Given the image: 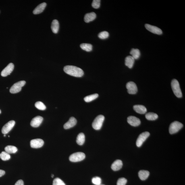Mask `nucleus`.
Wrapping results in <instances>:
<instances>
[{
  "label": "nucleus",
  "mask_w": 185,
  "mask_h": 185,
  "mask_svg": "<svg viewBox=\"0 0 185 185\" xmlns=\"http://www.w3.org/2000/svg\"><path fill=\"white\" fill-rule=\"evenodd\" d=\"M64 72L70 76L76 77L83 76L84 72L82 69L73 65H67L63 68Z\"/></svg>",
  "instance_id": "f257e3e1"
},
{
  "label": "nucleus",
  "mask_w": 185,
  "mask_h": 185,
  "mask_svg": "<svg viewBox=\"0 0 185 185\" xmlns=\"http://www.w3.org/2000/svg\"><path fill=\"white\" fill-rule=\"evenodd\" d=\"M171 86L175 95L177 97H182V94L178 81L175 79L173 80L171 83Z\"/></svg>",
  "instance_id": "f03ea898"
},
{
  "label": "nucleus",
  "mask_w": 185,
  "mask_h": 185,
  "mask_svg": "<svg viewBox=\"0 0 185 185\" xmlns=\"http://www.w3.org/2000/svg\"><path fill=\"white\" fill-rule=\"evenodd\" d=\"M105 117L103 115H99L96 117L92 123V127L95 130H99L103 125Z\"/></svg>",
  "instance_id": "7ed1b4c3"
},
{
  "label": "nucleus",
  "mask_w": 185,
  "mask_h": 185,
  "mask_svg": "<svg viewBox=\"0 0 185 185\" xmlns=\"http://www.w3.org/2000/svg\"><path fill=\"white\" fill-rule=\"evenodd\" d=\"M183 127L182 123L175 121L171 123L169 128V132L170 134H174L178 132Z\"/></svg>",
  "instance_id": "20e7f679"
},
{
  "label": "nucleus",
  "mask_w": 185,
  "mask_h": 185,
  "mask_svg": "<svg viewBox=\"0 0 185 185\" xmlns=\"http://www.w3.org/2000/svg\"><path fill=\"white\" fill-rule=\"evenodd\" d=\"M86 155L82 152H77L71 155L69 157V159L71 162H77L83 160L85 159Z\"/></svg>",
  "instance_id": "39448f33"
},
{
  "label": "nucleus",
  "mask_w": 185,
  "mask_h": 185,
  "mask_svg": "<svg viewBox=\"0 0 185 185\" xmlns=\"http://www.w3.org/2000/svg\"><path fill=\"white\" fill-rule=\"evenodd\" d=\"M26 82L24 81H20L15 83L11 87L10 92L11 93L15 94L18 93L22 90V88L26 84Z\"/></svg>",
  "instance_id": "423d86ee"
},
{
  "label": "nucleus",
  "mask_w": 185,
  "mask_h": 185,
  "mask_svg": "<svg viewBox=\"0 0 185 185\" xmlns=\"http://www.w3.org/2000/svg\"><path fill=\"white\" fill-rule=\"evenodd\" d=\"M150 136V134L149 132H145L142 133L140 134L136 142V146L138 147H140L141 146L143 143L145 141L148 137Z\"/></svg>",
  "instance_id": "0eeeda50"
},
{
  "label": "nucleus",
  "mask_w": 185,
  "mask_h": 185,
  "mask_svg": "<svg viewBox=\"0 0 185 185\" xmlns=\"http://www.w3.org/2000/svg\"><path fill=\"white\" fill-rule=\"evenodd\" d=\"M15 124V122L14 120H11L7 122L2 129V133L4 134H6L12 130Z\"/></svg>",
  "instance_id": "6e6552de"
},
{
  "label": "nucleus",
  "mask_w": 185,
  "mask_h": 185,
  "mask_svg": "<svg viewBox=\"0 0 185 185\" xmlns=\"http://www.w3.org/2000/svg\"><path fill=\"white\" fill-rule=\"evenodd\" d=\"M126 88L128 93L129 94H136L138 92L137 87L134 82L131 81L128 82L126 85Z\"/></svg>",
  "instance_id": "1a4fd4ad"
},
{
  "label": "nucleus",
  "mask_w": 185,
  "mask_h": 185,
  "mask_svg": "<svg viewBox=\"0 0 185 185\" xmlns=\"http://www.w3.org/2000/svg\"><path fill=\"white\" fill-rule=\"evenodd\" d=\"M14 65L12 63H10L6 68L1 71V76L6 77L10 74L14 69Z\"/></svg>",
  "instance_id": "9d476101"
},
{
  "label": "nucleus",
  "mask_w": 185,
  "mask_h": 185,
  "mask_svg": "<svg viewBox=\"0 0 185 185\" xmlns=\"http://www.w3.org/2000/svg\"><path fill=\"white\" fill-rule=\"evenodd\" d=\"M145 27L146 29L154 34L161 35L163 33L162 31L156 26L146 24L145 25Z\"/></svg>",
  "instance_id": "9b49d317"
},
{
  "label": "nucleus",
  "mask_w": 185,
  "mask_h": 185,
  "mask_svg": "<svg viewBox=\"0 0 185 185\" xmlns=\"http://www.w3.org/2000/svg\"><path fill=\"white\" fill-rule=\"evenodd\" d=\"M44 144L43 140L40 138L32 140L30 142L31 147L33 148H37L41 147Z\"/></svg>",
  "instance_id": "f8f14e48"
},
{
  "label": "nucleus",
  "mask_w": 185,
  "mask_h": 185,
  "mask_svg": "<svg viewBox=\"0 0 185 185\" xmlns=\"http://www.w3.org/2000/svg\"><path fill=\"white\" fill-rule=\"evenodd\" d=\"M127 121L131 126L137 127L140 124V119L135 116H130L127 118Z\"/></svg>",
  "instance_id": "ddd939ff"
},
{
  "label": "nucleus",
  "mask_w": 185,
  "mask_h": 185,
  "mask_svg": "<svg viewBox=\"0 0 185 185\" xmlns=\"http://www.w3.org/2000/svg\"><path fill=\"white\" fill-rule=\"evenodd\" d=\"M43 119V117L40 116L34 117L31 121L30 123L31 126L34 128H37L41 124Z\"/></svg>",
  "instance_id": "4468645a"
},
{
  "label": "nucleus",
  "mask_w": 185,
  "mask_h": 185,
  "mask_svg": "<svg viewBox=\"0 0 185 185\" xmlns=\"http://www.w3.org/2000/svg\"><path fill=\"white\" fill-rule=\"evenodd\" d=\"M77 120L74 117H71L69 120L64 125L63 127L65 129H68L74 127L77 124Z\"/></svg>",
  "instance_id": "2eb2a0df"
},
{
  "label": "nucleus",
  "mask_w": 185,
  "mask_h": 185,
  "mask_svg": "<svg viewBox=\"0 0 185 185\" xmlns=\"http://www.w3.org/2000/svg\"><path fill=\"white\" fill-rule=\"evenodd\" d=\"M123 163L122 161L120 160H117L112 164L111 168L113 170L117 171L120 170L122 167Z\"/></svg>",
  "instance_id": "dca6fc26"
},
{
  "label": "nucleus",
  "mask_w": 185,
  "mask_h": 185,
  "mask_svg": "<svg viewBox=\"0 0 185 185\" xmlns=\"http://www.w3.org/2000/svg\"><path fill=\"white\" fill-rule=\"evenodd\" d=\"M46 5H47V4L45 3H40L34 9L33 11V14L37 15L43 12L45 9Z\"/></svg>",
  "instance_id": "f3484780"
},
{
  "label": "nucleus",
  "mask_w": 185,
  "mask_h": 185,
  "mask_svg": "<svg viewBox=\"0 0 185 185\" xmlns=\"http://www.w3.org/2000/svg\"><path fill=\"white\" fill-rule=\"evenodd\" d=\"M134 109L137 113L140 114H145L147 112V109L144 106L142 105H136L134 106Z\"/></svg>",
  "instance_id": "a211bd4d"
},
{
  "label": "nucleus",
  "mask_w": 185,
  "mask_h": 185,
  "mask_svg": "<svg viewBox=\"0 0 185 185\" xmlns=\"http://www.w3.org/2000/svg\"><path fill=\"white\" fill-rule=\"evenodd\" d=\"M96 13L94 12L88 13L85 15L84 20L86 23H89L95 20L96 18Z\"/></svg>",
  "instance_id": "6ab92c4d"
},
{
  "label": "nucleus",
  "mask_w": 185,
  "mask_h": 185,
  "mask_svg": "<svg viewBox=\"0 0 185 185\" xmlns=\"http://www.w3.org/2000/svg\"><path fill=\"white\" fill-rule=\"evenodd\" d=\"M135 59L131 56H128L125 59V65L129 68L131 69L134 66Z\"/></svg>",
  "instance_id": "aec40b11"
},
{
  "label": "nucleus",
  "mask_w": 185,
  "mask_h": 185,
  "mask_svg": "<svg viewBox=\"0 0 185 185\" xmlns=\"http://www.w3.org/2000/svg\"><path fill=\"white\" fill-rule=\"evenodd\" d=\"M59 28V23L57 20H54L51 23V29L54 33L57 34Z\"/></svg>",
  "instance_id": "412c9836"
},
{
  "label": "nucleus",
  "mask_w": 185,
  "mask_h": 185,
  "mask_svg": "<svg viewBox=\"0 0 185 185\" xmlns=\"http://www.w3.org/2000/svg\"><path fill=\"white\" fill-rule=\"evenodd\" d=\"M138 175L140 180H145L149 177L150 172L147 170H141L139 172Z\"/></svg>",
  "instance_id": "4be33fe9"
},
{
  "label": "nucleus",
  "mask_w": 185,
  "mask_h": 185,
  "mask_svg": "<svg viewBox=\"0 0 185 185\" xmlns=\"http://www.w3.org/2000/svg\"><path fill=\"white\" fill-rule=\"evenodd\" d=\"M85 141V136L83 133H81L78 135L77 138V143L78 145H83Z\"/></svg>",
  "instance_id": "5701e85b"
},
{
  "label": "nucleus",
  "mask_w": 185,
  "mask_h": 185,
  "mask_svg": "<svg viewBox=\"0 0 185 185\" xmlns=\"http://www.w3.org/2000/svg\"><path fill=\"white\" fill-rule=\"evenodd\" d=\"M130 54L134 59H137L139 58L140 55L139 50L137 49H132L131 50Z\"/></svg>",
  "instance_id": "b1692460"
},
{
  "label": "nucleus",
  "mask_w": 185,
  "mask_h": 185,
  "mask_svg": "<svg viewBox=\"0 0 185 185\" xmlns=\"http://www.w3.org/2000/svg\"><path fill=\"white\" fill-rule=\"evenodd\" d=\"M5 152L8 154H14L18 151L17 148L15 146L8 145L5 148Z\"/></svg>",
  "instance_id": "393cba45"
},
{
  "label": "nucleus",
  "mask_w": 185,
  "mask_h": 185,
  "mask_svg": "<svg viewBox=\"0 0 185 185\" xmlns=\"http://www.w3.org/2000/svg\"><path fill=\"white\" fill-rule=\"evenodd\" d=\"M146 119L149 120H155L158 118V115L157 114L153 113H149L145 115Z\"/></svg>",
  "instance_id": "a878e982"
},
{
  "label": "nucleus",
  "mask_w": 185,
  "mask_h": 185,
  "mask_svg": "<svg viewBox=\"0 0 185 185\" xmlns=\"http://www.w3.org/2000/svg\"><path fill=\"white\" fill-rule=\"evenodd\" d=\"M80 46L83 50L88 52L91 51L92 49V45L90 44L83 43L81 44Z\"/></svg>",
  "instance_id": "bb28decb"
},
{
  "label": "nucleus",
  "mask_w": 185,
  "mask_h": 185,
  "mask_svg": "<svg viewBox=\"0 0 185 185\" xmlns=\"http://www.w3.org/2000/svg\"><path fill=\"white\" fill-rule=\"evenodd\" d=\"M98 97H99V94H92V95L85 97L84 100L86 102L88 103V102H91L97 99Z\"/></svg>",
  "instance_id": "cd10ccee"
},
{
  "label": "nucleus",
  "mask_w": 185,
  "mask_h": 185,
  "mask_svg": "<svg viewBox=\"0 0 185 185\" xmlns=\"http://www.w3.org/2000/svg\"><path fill=\"white\" fill-rule=\"evenodd\" d=\"M0 158L3 161H6L10 159V156L9 154L6 152H2L0 154Z\"/></svg>",
  "instance_id": "c85d7f7f"
},
{
  "label": "nucleus",
  "mask_w": 185,
  "mask_h": 185,
  "mask_svg": "<svg viewBox=\"0 0 185 185\" xmlns=\"http://www.w3.org/2000/svg\"><path fill=\"white\" fill-rule=\"evenodd\" d=\"M35 107L37 109L40 110H45L46 109V107L45 105L41 102H36L35 104Z\"/></svg>",
  "instance_id": "c756f323"
},
{
  "label": "nucleus",
  "mask_w": 185,
  "mask_h": 185,
  "mask_svg": "<svg viewBox=\"0 0 185 185\" xmlns=\"http://www.w3.org/2000/svg\"><path fill=\"white\" fill-rule=\"evenodd\" d=\"M109 36V34L107 31H103L100 32L98 36L100 39L102 40H104L108 38Z\"/></svg>",
  "instance_id": "7c9ffc66"
},
{
  "label": "nucleus",
  "mask_w": 185,
  "mask_h": 185,
  "mask_svg": "<svg viewBox=\"0 0 185 185\" xmlns=\"http://www.w3.org/2000/svg\"><path fill=\"white\" fill-rule=\"evenodd\" d=\"M53 185H66L65 183L59 178H56L54 179Z\"/></svg>",
  "instance_id": "2f4dec72"
},
{
  "label": "nucleus",
  "mask_w": 185,
  "mask_h": 185,
  "mask_svg": "<svg viewBox=\"0 0 185 185\" xmlns=\"http://www.w3.org/2000/svg\"><path fill=\"white\" fill-rule=\"evenodd\" d=\"M92 6L95 9L99 8L101 5V1L100 0H94L92 4Z\"/></svg>",
  "instance_id": "473e14b6"
},
{
  "label": "nucleus",
  "mask_w": 185,
  "mask_h": 185,
  "mask_svg": "<svg viewBox=\"0 0 185 185\" xmlns=\"http://www.w3.org/2000/svg\"><path fill=\"white\" fill-rule=\"evenodd\" d=\"M92 184L96 185H101L102 182L101 179L99 177H94L92 179Z\"/></svg>",
  "instance_id": "72a5a7b5"
},
{
  "label": "nucleus",
  "mask_w": 185,
  "mask_h": 185,
  "mask_svg": "<svg viewBox=\"0 0 185 185\" xmlns=\"http://www.w3.org/2000/svg\"><path fill=\"white\" fill-rule=\"evenodd\" d=\"M127 180L126 178H119L117 182V185H126Z\"/></svg>",
  "instance_id": "f704fd0d"
},
{
  "label": "nucleus",
  "mask_w": 185,
  "mask_h": 185,
  "mask_svg": "<svg viewBox=\"0 0 185 185\" xmlns=\"http://www.w3.org/2000/svg\"><path fill=\"white\" fill-rule=\"evenodd\" d=\"M15 185H24V182L22 180H19L15 183Z\"/></svg>",
  "instance_id": "c9c22d12"
},
{
  "label": "nucleus",
  "mask_w": 185,
  "mask_h": 185,
  "mask_svg": "<svg viewBox=\"0 0 185 185\" xmlns=\"http://www.w3.org/2000/svg\"><path fill=\"white\" fill-rule=\"evenodd\" d=\"M5 171L4 170H0V177L3 176L5 174Z\"/></svg>",
  "instance_id": "e433bc0d"
},
{
  "label": "nucleus",
  "mask_w": 185,
  "mask_h": 185,
  "mask_svg": "<svg viewBox=\"0 0 185 185\" xmlns=\"http://www.w3.org/2000/svg\"><path fill=\"white\" fill-rule=\"evenodd\" d=\"M51 176L52 178H53V177H54V175H52Z\"/></svg>",
  "instance_id": "4c0bfd02"
},
{
  "label": "nucleus",
  "mask_w": 185,
  "mask_h": 185,
  "mask_svg": "<svg viewBox=\"0 0 185 185\" xmlns=\"http://www.w3.org/2000/svg\"><path fill=\"white\" fill-rule=\"evenodd\" d=\"M1 113V110H0V113Z\"/></svg>",
  "instance_id": "58836bf2"
},
{
  "label": "nucleus",
  "mask_w": 185,
  "mask_h": 185,
  "mask_svg": "<svg viewBox=\"0 0 185 185\" xmlns=\"http://www.w3.org/2000/svg\"><path fill=\"white\" fill-rule=\"evenodd\" d=\"M4 136H6V134H4Z\"/></svg>",
  "instance_id": "ea45409f"
},
{
  "label": "nucleus",
  "mask_w": 185,
  "mask_h": 185,
  "mask_svg": "<svg viewBox=\"0 0 185 185\" xmlns=\"http://www.w3.org/2000/svg\"></svg>",
  "instance_id": "a19ab883"
}]
</instances>
